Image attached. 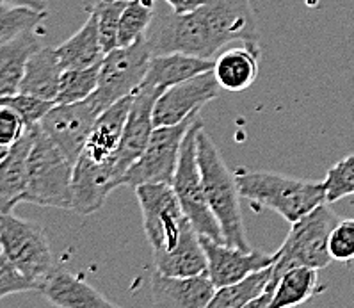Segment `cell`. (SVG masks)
I'll list each match as a JSON object with an SVG mask.
<instances>
[{"mask_svg": "<svg viewBox=\"0 0 354 308\" xmlns=\"http://www.w3.org/2000/svg\"><path fill=\"white\" fill-rule=\"evenodd\" d=\"M148 39L153 54L212 59L230 43H257L259 30L251 0H205L191 13L160 17Z\"/></svg>", "mask_w": 354, "mask_h": 308, "instance_id": "6da1fadb", "label": "cell"}, {"mask_svg": "<svg viewBox=\"0 0 354 308\" xmlns=\"http://www.w3.org/2000/svg\"><path fill=\"white\" fill-rule=\"evenodd\" d=\"M338 221H340V217L322 203L313 208L312 212L297 219L296 223H292L287 239L276 251L271 283L267 285L262 296L251 301L250 307L269 308L274 283L290 267L308 266L322 269V267L328 266L333 260L329 255V235H331Z\"/></svg>", "mask_w": 354, "mask_h": 308, "instance_id": "7a4b0ae2", "label": "cell"}, {"mask_svg": "<svg viewBox=\"0 0 354 308\" xmlns=\"http://www.w3.org/2000/svg\"><path fill=\"white\" fill-rule=\"evenodd\" d=\"M237 185L241 198L251 201L253 207L271 208L290 225L326 203L324 182L294 179L274 171H241Z\"/></svg>", "mask_w": 354, "mask_h": 308, "instance_id": "3957f363", "label": "cell"}, {"mask_svg": "<svg viewBox=\"0 0 354 308\" xmlns=\"http://www.w3.org/2000/svg\"><path fill=\"white\" fill-rule=\"evenodd\" d=\"M198 163L210 210L221 226L225 242L242 250H251L241 210L237 175L230 171L221 152L217 150L212 138L205 132L203 127L198 132Z\"/></svg>", "mask_w": 354, "mask_h": 308, "instance_id": "277c9868", "label": "cell"}, {"mask_svg": "<svg viewBox=\"0 0 354 308\" xmlns=\"http://www.w3.org/2000/svg\"><path fill=\"white\" fill-rule=\"evenodd\" d=\"M136 196L153 258L173 253L200 239V233L184 212L171 183H142L136 188Z\"/></svg>", "mask_w": 354, "mask_h": 308, "instance_id": "5b68a950", "label": "cell"}, {"mask_svg": "<svg viewBox=\"0 0 354 308\" xmlns=\"http://www.w3.org/2000/svg\"><path fill=\"white\" fill-rule=\"evenodd\" d=\"M75 163L36 125L29 152V173L24 201L39 207L71 210V180Z\"/></svg>", "mask_w": 354, "mask_h": 308, "instance_id": "8992f818", "label": "cell"}, {"mask_svg": "<svg viewBox=\"0 0 354 308\" xmlns=\"http://www.w3.org/2000/svg\"><path fill=\"white\" fill-rule=\"evenodd\" d=\"M201 127H203V121L198 118L185 134L178 166H176L171 185L175 189L180 205L194 225V228L198 230V233L205 235V237L225 242L221 226L210 210L200 163H198V132H200Z\"/></svg>", "mask_w": 354, "mask_h": 308, "instance_id": "52a82bcc", "label": "cell"}, {"mask_svg": "<svg viewBox=\"0 0 354 308\" xmlns=\"http://www.w3.org/2000/svg\"><path fill=\"white\" fill-rule=\"evenodd\" d=\"M0 251L36 287L55 267L45 228L13 212L0 214Z\"/></svg>", "mask_w": 354, "mask_h": 308, "instance_id": "ba28073f", "label": "cell"}, {"mask_svg": "<svg viewBox=\"0 0 354 308\" xmlns=\"http://www.w3.org/2000/svg\"><path fill=\"white\" fill-rule=\"evenodd\" d=\"M153 57L148 34L132 45L116 46L102 59L98 88L93 98L102 111L138 91Z\"/></svg>", "mask_w": 354, "mask_h": 308, "instance_id": "9c48e42d", "label": "cell"}, {"mask_svg": "<svg viewBox=\"0 0 354 308\" xmlns=\"http://www.w3.org/2000/svg\"><path fill=\"white\" fill-rule=\"evenodd\" d=\"M200 118H187L176 125L155 127L141 157L129 167L121 185L138 188L142 183H171L178 166L185 134Z\"/></svg>", "mask_w": 354, "mask_h": 308, "instance_id": "30bf717a", "label": "cell"}, {"mask_svg": "<svg viewBox=\"0 0 354 308\" xmlns=\"http://www.w3.org/2000/svg\"><path fill=\"white\" fill-rule=\"evenodd\" d=\"M100 114L102 109L95 98L89 96L75 104H55L39 121V127L73 163H77Z\"/></svg>", "mask_w": 354, "mask_h": 308, "instance_id": "8fae6325", "label": "cell"}, {"mask_svg": "<svg viewBox=\"0 0 354 308\" xmlns=\"http://www.w3.org/2000/svg\"><path fill=\"white\" fill-rule=\"evenodd\" d=\"M221 89V84L217 82L214 70L203 71L200 75L164 89L153 107L155 127L176 125L187 118L196 116L203 105L219 96Z\"/></svg>", "mask_w": 354, "mask_h": 308, "instance_id": "7c38bea8", "label": "cell"}, {"mask_svg": "<svg viewBox=\"0 0 354 308\" xmlns=\"http://www.w3.org/2000/svg\"><path fill=\"white\" fill-rule=\"evenodd\" d=\"M201 237L205 255H207V273L217 289L246 278L248 275L269 267L276 262V253H266L259 250H242L237 246L226 244L216 239Z\"/></svg>", "mask_w": 354, "mask_h": 308, "instance_id": "4fadbf2b", "label": "cell"}, {"mask_svg": "<svg viewBox=\"0 0 354 308\" xmlns=\"http://www.w3.org/2000/svg\"><path fill=\"white\" fill-rule=\"evenodd\" d=\"M160 93H162L160 89L150 88V86H139L138 91L133 93L125 132H123L121 145L118 148L116 158H114L120 183L129 167L141 157L146 145L150 141V136L155 129L153 107Z\"/></svg>", "mask_w": 354, "mask_h": 308, "instance_id": "5bb4252c", "label": "cell"}, {"mask_svg": "<svg viewBox=\"0 0 354 308\" xmlns=\"http://www.w3.org/2000/svg\"><path fill=\"white\" fill-rule=\"evenodd\" d=\"M120 185V175L114 163H93L80 154L71 180V210L82 216L95 214L104 207L107 196Z\"/></svg>", "mask_w": 354, "mask_h": 308, "instance_id": "9a60e30c", "label": "cell"}, {"mask_svg": "<svg viewBox=\"0 0 354 308\" xmlns=\"http://www.w3.org/2000/svg\"><path fill=\"white\" fill-rule=\"evenodd\" d=\"M217 287L209 273L192 276H171L155 273L151 278V300L162 308H209Z\"/></svg>", "mask_w": 354, "mask_h": 308, "instance_id": "2e32d148", "label": "cell"}, {"mask_svg": "<svg viewBox=\"0 0 354 308\" xmlns=\"http://www.w3.org/2000/svg\"><path fill=\"white\" fill-rule=\"evenodd\" d=\"M38 292L45 296L48 303L59 308H114L113 301L107 300L100 291L84 282L80 276L57 266L39 283Z\"/></svg>", "mask_w": 354, "mask_h": 308, "instance_id": "e0dca14e", "label": "cell"}, {"mask_svg": "<svg viewBox=\"0 0 354 308\" xmlns=\"http://www.w3.org/2000/svg\"><path fill=\"white\" fill-rule=\"evenodd\" d=\"M132 100L133 95H130L102 111L91 134H89L88 141H86L82 155L98 164L114 163L118 148L121 145V138L125 132L127 118H129Z\"/></svg>", "mask_w": 354, "mask_h": 308, "instance_id": "ac0fdd59", "label": "cell"}, {"mask_svg": "<svg viewBox=\"0 0 354 308\" xmlns=\"http://www.w3.org/2000/svg\"><path fill=\"white\" fill-rule=\"evenodd\" d=\"M34 134L36 127L27 130L26 136L15 143L0 161V214L13 212V208L24 201Z\"/></svg>", "mask_w": 354, "mask_h": 308, "instance_id": "d6986e66", "label": "cell"}, {"mask_svg": "<svg viewBox=\"0 0 354 308\" xmlns=\"http://www.w3.org/2000/svg\"><path fill=\"white\" fill-rule=\"evenodd\" d=\"M259 59L260 48L257 43H244V46L228 48L217 55L214 75L225 91L241 93L257 80Z\"/></svg>", "mask_w": 354, "mask_h": 308, "instance_id": "ffe728a7", "label": "cell"}, {"mask_svg": "<svg viewBox=\"0 0 354 308\" xmlns=\"http://www.w3.org/2000/svg\"><path fill=\"white\" fill-rule=\"evenodd\" d=\"M216 61L214 59L196 57V55L173 52V54H153L150 61V68L146 73L141 86H150L155 89L171 88L178 82L200 75L203 71L214 70Z\"/></svg>", "mask_w": 354, "mask_h": 308, "instance_id": "44dd1931", "label": "cell"}, {"mask_svg": "<svg viewBox=\"0 0 354 308\" xmlns=\"http://www.w3.org/2000/svg\"><path fill=\"white\" fill-rule=\"evenodd\" d=\"M63 71L64 68L59 61L55 48L39 46L27 61L26 73H24L18 91L39 96L43 100L55 102Z\"/></svg>", "mask_w": 354, "mask_h": 308, "instance_id": "7402d4cb", "label": "cell"}, {"mask_svg": "<svg viewBox=\"0 0 354 308\" xmlns=\"http://www.w3.org/2000/svg\"><path fill=\"white\" fill-rule=\"evenodd\" d=\"M38 48L39 39L34 29L0 45V100L18 93L27 61Z\"/></svg>", "mask_w": 354, "mask_h": 308, "instance_id": "603a6c76", "label": "cell"}, {"mask_svg": "<svg viewBox=\"0 0 354 308\" xmlns=\"http://www.w3.org/2000/svg\"><path fill=\"white\" fill-rule=\"evenodd\" d=\"M55 52H57L59 61H61L64 70L89 68L102 63L105 52L100 42V33H98V20H96L93 9L86 24L71 38L61 43L55 48Z\"/></svg>", "mask_w": 354, "mask_h": 308, "instance_id": "cb8c5ba5", "label": "cell"}, {"mask_svg": "<svg viewBox=\"0 0 354 308\" xmlns=\"http://www.w3.org/2000/svg\"><path fill=\"white\" fill-rule=\"evenodd\" d=\"M319 291H322L319 287V269L308 266L290 267L274 283L269 308L299 307Z\"/></svg>", "mask_w": 354, "mask_h": 308, "instance_id": "d4e9b609", "label": "cell"}, {"mask_svg": "<svg viewBox=\"0 0 354 308\" xmlns=\"http://www.w3.org/2000/svg\"><path fill=\"white\" fill-rule=\"evenodd\" d=\"M272 267H263L260 271H254L246 278L239 280L235 283H230L225 287H219L210 301L209 308H241L250 307L251 301H254L259 296L266 292L267 285L272 280Z\"/></svg>", "mask_w": 354, "mask_h": 308, "instance_id": "484cf974", "label": "cell"}, {"mask_svg": "<svg viewBox=\"0 0 354 308\" xmlns=\"http://www.w3.org/2000/svg\"><path fill=\"white\" fill-rule=\"evenodd\" d=\"M102 64V63H100ZM100 64L89 68H71L64 70L59 84V93L55 104H75L93 95L98 88Z\"/></svg>", "mask_w": 354, "mask_h": 308, "instance_id": "4316f807", "label": "cell"}, {"mask_svg": "<svg viewBox=\"0 0 354 308\" xmlns=\"http://www.w3.org/2000/svg\"><path fill=\"white\" fill-rule=\"evenodd\" d=\"M155 17L153 0H129L123 9L118 33V46H127L146 36Z\"/></svg>", "mask_w": 354, "mask_h": 308, "instance_id": "83f0119b", "label": "cell"}, {"mask_svg": "<svg viewBox=\"0 0 354 308\" xmlns=\"http://www.w3.org/2000/svg\"><path fill=\"white\" fill-rule=\"evenodd\" d=\"M45 18L46 13L29 8L0 6V45L11 42L27 30L36 29Z\"/></svg>", "mask_w": 354, "mask_h": 308, "instance_id": "f1b7e54d", "label": "cell"}, {"mask_svg": "<svg viewBox=\"0 0 354 308\" xmlns=\"http://www.w3.org/2000/svg\"><path fill=\"white\" fill-rule=\"evenodd\" d=\"M127 2L129 0H98L91 8L98 20V33H100V42L105 54L118 46L121 15Z\"/></svg>", "mask_w": 354, "mask_h": 308, "instance_id": "f546056e", "label": "cell"}, {"mask_svg": "<svg viewBox=\"0 0 354 308\" xmlns=\"http://www.w3.org/2000/svg\"><path fill=\"white\" fill-rule=\"evenodd\" d=\"M326 203H335L354 196V154L340 158L329 167L324 179Z\"/></svg>", "mask_w": 354, "mask_h": 308, "instance_id": "4dcf8cb0", "label": "cell"}, {"mask_svg": "<svg viewBox=\"0 0 354 308\" xmlns=\"http://www.w3.org/2000/svg\"><path fill=\"white\" fill-rule=\"evenodd\" d=\"M0 104L9 105L13 107L18 114L21 116V120L26 121L27 129H32V127L39 125V121L45 118V114L50 111L55 105V102L43 100L39 96L27 95V93H15V95H9L6 98L0 100Z\"/></svg>", "mask_w": 354, "mask_h": 308, "instance_id": "1f68e13d", "label": "cell"}, {"mask_svg": "<svg viewBox=\"0 0 354 308\" xmlns=\"http://www.w3.org/2000/svg\"><path fill=\"white\" fill-rule=\"evenodd\" d=\"M329 255L337 262L354 260V217L340 219L329 235Z\"/></svg>", "mask_w": 354, "mask_h": 308, "instance_id": "d6a6232c", "label": "cell"}, {"mask_svg": "<svg viewBox=\"0 0 354 308\" xmlns=\"http://www.w3.org/2000/svg\"><path fill=\"white\" fill-rule=\"evenodd\" d=\"M29 291H38L36 283L30 282L26 275H21L20 271L9 262V258L4 253H0V300L11 294Z\"/></svg>", "mask_w": 354, "mask_h": 308, "instance_id": "836d02e7", "label": "cell"}, {"mask_svg": "<svg viewBox=\"0 0 354 308\" xmlns=\"http://www.w3.org/2000/svg\"><path fill=\"white\" fill-rule=\"evenodd\" d=\"M26 121L9 105L0 104V146L11 148L27 132Z\"/></svg>", "mask_w": 354, "mask_h": 308, "instance_id": "e575fe53", "label": "cell"}, {"mask_svg": "<svg viewBox=\"0 0 354 308\" xmlns=\"http://www.w3.org/2000/svg\"><path fill=\"white\" fill-rule=\"evenodd\" d=\"M0 6H13V8H29L39 13H46L48 0H0Z\"/></svg>", "mask_w": 354, "mask_h": 308, "instance_id": "d590c367", "label": "cell"}, {"mask_svg": "<svg viewBox=\"0 0 354 308\" xmlns=\"http://www.w3.org/2000/svg\"><path fill=\"white\" fill-rule=\"evenodd\" d=\"M169 8L173 9V13L176 15H185L194 11L196 8H200L205 0H166Z\"/></svg>", "mask_w": 354, "mask_h": 308, "instance_id": "8d00e7d4", "label": "cell"}]
</instances>
